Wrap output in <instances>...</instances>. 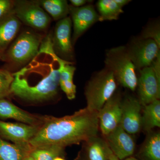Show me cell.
Returning <instances> with one entry per match:
<instances>
[{
  "label": "cell",
  "mask_w": 160,
  "mask_h": 160,
  "mask_svg": "<svg viewBox=\"0 0 160 160\" xmlns=\"http://www.w3.org/2000/svg\"><path fill=\"white\" fill-rule=\"evenodd\" d=\"M68 62L60 58L52 49L51 34L43 38L39 50L26 66L12 73L10 94L30 102L54 98L58 94L60 73Z\"/></svg>",
  "instance_id": "1"
},
{
  "label": "cell",
  "mask_w": 160,
  "mask_h": 160,
  "mask_svg": "<svg viewBox=\"0 0 160 160\" xmlns=\"http://www.w3.org/2000/svg\"><path fill=\"white\" fill-rule=\"evenodd\" d=\"M98 112L87 108L62 118H42L34 137L29 141L31 149L50 146H66L88 142L97 136Z\"/></svg>",
  "instance_id": "2"
},
{
  "label": "cell",
  "mask_w": 160,
  "mask_h": 160,
  "mask_svg": "<svg viewBox=\"0 0 160 160\" xmlns=\"http://www.w3.org/2000/svg\"><path fill=\"white\" fill-rule=\"evenodd\" d=\"M117 82L113 73L106 67L99 72L89 81L85 89L86 108L98 112L114 94Z\"/></svg>",
  "instance_id": "3"
},
{
  "label": "cell",
  "mask_w": 160,
  "mask_h": 160,
  "mask_svg": "<svg viewBox=\"0 0 160 160\" xmlns=\"http://www.w3.org/2000/svg\"><path fill=\"white\" fill-rule=\"evenodd\" d=\"M105 63L106 68L113 73L117 82L123 87L135 91L138 78L127 48L121 46L109 49L106 52Z\"/></svg>",
  "instance_id": "4"
},
{
  "label": "cell",
  "mask_w": 160,
  "mask_h": 160,
  "mask_svg": "<svg viewBox=\"0 0 160 160\" xmlns=\"http://www.w3.org/2000/svg\"><path fill=\"white\" fill-rule=\"evenodd\" d=\"M44 37L32 31H24L12 42L6 53L8 62L22 69L38 54Z\"/></svg>",
  "instance_id": "5"
},
{
  "label": "cell",
  "mask_w": 160,
  "mask_h": 160,
  "mask_svg": "<svg viewBox=\"0 0 160 160\" xmlns=\"http://www.w3.org/2000/svg\"><path fill=\"white\" fill-rule=\"evenodd\" d=\"M13 12L21 22L39 31L46 30L51 21L36 1H13Z\"/></svg>",
  "instance_id": "6"
},
{
  "label": "cell",
  "mask_w": 160,
  "mask_h": 160,
  "mask_svg": "<svg viewBox=\"0 0 160 160\" xmlns=\"http://www.w3.org/2000/svg\"><path fill=\"white\" fill-rule=\"evenodd\" d=\"M72 21L69 17L58 22L51 34L52 49L60 58L72 62L73 59V50L72 42Z\"/></svg>",
  "instance_id": "7"
},
{
  "label": "cell",
  "mask_w": 160,
  "mask_h": 160,
  "mask_svg": "<svg viewBox=\"0 0 160 160\" xmlns=\"http://www.w3.org/2000/svg\"><path fill=\"white\" fill-rule=\"evenodd\" d=\"M138 79L139 97L141 105L146 106L160 98V73L150 66L141 69Z\"/></svg>",
  "instance_id": "8"
},
{
  "label": "cell",
  "mask_w": 160,
  "mask_h": 160,
  "mask_svg": "<svg viewBox=\"0 0 160 160\" xmlns=\"http://www.w3.org/2000/svg\"><path fill=\"white\" fill-rule=\"evenodd\" d=\"M121 102L119 95L115 93L98 112L99 127L105 136L120 125L122 117Z\"/></svg>",
  "instance_id": "9"
},
{
  "label": "cell",
  "mask_w": 160,
  "mask_h": 160,
  "mask_svg": "<svg viewBox=\"0 0 160 160\" xmlns=\"http://www.w3.org/2000/svg\"><path fill=\"white\" fill-rule=\"evenodd\" d=\"M160 47L153 40L144 39L127 49L136 69L148 67L160 54Z\"/></svg>",
  "instance_id": "10"
},
{
  "label": "cell",
  "mask_w": 160,
  "mask_h": 160,
  "mask_svg": "<svg viewBox=\"0 0 160 160\" xmlns=\"http://www.w3.org/2000/svg\"><path fill=\"white\" fill-rule=\"evenodd\" d=\"M122 117L120 126L129 134L138 133L142 127V105L132 96L126 97L121 102Z\"/></svg>",
  "instance_id": "11"
},
{
  "label": "cell",
  "mask_w": 160,
  "mask_h": 160,
  "mask_svg": "<svg viewBox=\"0 0 160 160\" xmlns=\"http://www.w3.org/2000/svg\"><path fill=\"white\" fill-rule=\"evenodd\" d=\"M69 13L73 24L72 44H74L89 27L99 21V16L91 5L81 7L69 6Z\"/></svg>",
  "instance_id": "12"
},
{
  "label": "cell",
  "mask_w": 160,
  "mask_h": 160,
  "mask_svg": "<svg viewBox=\"0 0 160 160\" xmlns=\"http://www.w3.org/2000/svg\"><path fill=\"white\" fill-rule=\"evenodd\" d=\"M39 126L0 121V135L15 144L29 146V141L36 134Z\"/></svg>",
  "instance_id": "13"
},
{
  "label": "cell",
  "mask_w": 160,
  "mask_h": 160,
  "mask_svg": "<svg viewBox=\"0 0 160 160\" xmlns=\"http://www.w3.org/2000/svg\"><path fill=\"white\" fill-rule=\"evenodd\" d=\"M106 137L108 146L119 160L125 159L134 152L135 148L134 140L120 125Z\"/></svg>",
  "instance_id": "14"
},
{
  "label": "cell",
  "mask_w": 160,
  "mask_h": 160,
  "mask_svg": "<svg viewBox=\"0 0 160 160\" xmlns=\"http://www.w3.org/2000/svg\"><path fill=\"white\" fill-rule=\"evenodd\" d=\"M0 118L13 119L32 126H39L42 122V118L24 111L5 98L0 100Z\"/></svg>",
  "instance_id": "15"
},
{
  "label": "cell",
  "mask_w": 160,
  "mask_h": 160,
  "mask_svg": "<svg viewBox=\"0 0 160 160\" xmlns=\"http://www.w3.org/2000/svg\"><path fill=\"white\" fill-rule=\"evenodd\" d=\"M21 25L13 11L0 21V53L5 51L14 41Z\"/></svg>",
  "instance_id": "16"
},
{
  "label": "cell",
  "mask_w": 160,
  "mask_h": 160,
  "mask_svg": "<svg viewBox=\"0 0 160 160\" xmlns=\"http://www.w3.org/2000/svg\"><path fill=\"white\" fill-rule=\"evenodd\" d=\"M31 149L30 146L11 144L0 138V160H24Z\"/></svg>",
  "instance_id": "17"
},
{
  "label": "cell",
  "mask_w": 160,
  "mask_h": 160,
  "mask_svg": "<svg viewBox=\"0 0 160 160\" xmlns=\"http://www.w3.org/2000/svg\"><path fill=\"white\" fill-rule=\"evenodd\" d=\"M55 21H60L67 17L69 6L66 0H39L36 1Z\"/></svg>",
  "instance_id": "18"
},
{
  "label": "cell",
  "mask_w": 160,
  "mask_h": 160,
  "mask_svg": "<svg viewBox=\"0 0 160 160\" xmlns=\"http://www.w3.org/2000/svg\"><path fill=\"white\" fill-rule=\"evenodd\" d=\"M75 70L76 68L72 63L67 62L63 66L60 73L59 86L69 100L74 99L76 94V86L73 81Z\"/></svg>",
  "instance_id": "19"
},
{
  "label": "cell",
  "mask_w": 160,
  "mask_h": 160,
  "mask_svg": "<svg viewBox=\"0 0 160 160\" xmlns=\"http://www.w3.org/2000/svg\"><path fill=\"white\" fill-rule=\"evenodd\" d=\"M142 127L147 131L160 127V102L157 100L145 106L142 115Z\"/></svg>",
  "instance_id": "20"
},
{
  "label": "cell",
  "mask_w": 160,
  "mask_h": 160,
  "mask_svg": "<svg viewBox=\"0 0 160 160\" xmlns=\"http://www.w3.org/2000/svg\"><path fill=\"white\" fill-rule=\"evenodd\" d=\"M87 142L89 160H109V155L112 152L106 142L97 136Z\"/></svg>",
  "instance_id": "21"
},
{
  "label": "cell",
  "mask_w": 160,
  "mask_h": 160,
  "mask_svg": "<svg viewBox=\"0 0 160 160\" xmlns=\"http://www.w3.org/2000/svg\"><path fill=\"white\" fill-rule=\"evenodd\" d=\"M97 6L101 22L118 19L123 12L122 8L118 6L114 0H100Z\"/></svg>",
  "instance_id": "22"
},
{
  "label": "cell",
  "mask_w": 160,
  "mask_h": 160,
  "mask_svg": "<svg viewBox=\"0 0 160 160\" xmlns=\"http://www.w3.org/2000/svg\"><path fill=\"white\" fill-rule=\"evenodd\" d=\"M64 148L58 146L33 148L29 154L35 160H53L62 154Z\"/></svg>",
  "instance_id": "23"
},
{
  "label": "cell",
  "mask_w": 160,
  "mask_h": 160,
  "mask_svg": "<svg viewBox=\"0 0 160 160\" xmlns=\"http://www.w3.org/2000/svg\"><path fill=\"white\" fill-rule=\"evenodd\" d=\"M143 154L148 160H160V134L159 132L149 136L143 148Z\"/></svg>",
  "instance_id": "24"
},
{
  "label": "cell",
  "mask_w": 160,
  "mask_h": 160,
  "mask_svg": "<svg viewBox=\"0 0 160 160\" xmlns=\"http://www.w3.org/2000/svg\"><path fill=\"white\" fill-rule=\"evenodd\" d=\"M13 81L12 73L7 70L0 69V100L10 94V88Z\"/></svg>",
  "instance_id": "25"
},
{
  "label": "cell",
  "mask_w": 160,
  "mask_h": 160,
  "mask_svg": "<svg viewBox=\"0 0 160 160\" xmlns=\"http://www.w3.org/2000/svg\"><path fill=\"white\" fill-rule=\"evenodd\" d=\"M142 36L143 38L153 40L160 47V31L158 23H153L146 27Z\"/></svg>",
  "instance_id": "26"
},
{
  "label": "cell",
  "mask_w": 160,
  "mask_h": 160,
  "mask_svg": "<svg viewBox=\"0 0 160 160\" xmlns=\"http://www.w3.org/2000/svg\"><path fill=\"white\" fill-rule=\"evenodd\" d=\"M13 1L0 0V21L13 11Z\"/></svg>",
  "instance_id": "27"
},
{
  "label": "cell",
  "mask_w": 160,
  "mask_h": 160,
  "mask_svg": "<svg viewBox=\"0 0 160 160\" xmlns=\"http://www.w3.org/2000/svg\"><path fill=\"white\" fill-rule=\"evenodd\" d=\"M87 1L86 0H70L72 6L75 7H81L85 5Z\"/></svg>",
  "instance_id": "28"
},
{
  "label": "cell",
  "mask_w": 160,
  "mask_h": 160,
  "mask_svg": "<svg viewBox=\"0 0 160 160\" xmlns=\"http://www.w3.org/2000/svg\"><path fill=\"white\" fill-rule=\"evenodd\" d=\"M114 1L118 6L122 8L130 2L129 0H114Z\"/></svg>",
  "instance_id": "29"
},
{
  "label": "cell",
  "mask_w": 160,
  "mask_h": 160,
  "mask_svg": "<svg viewBox=\"0 0 160 160\" xmlns=\"http://www.w3.org/2000/svg\"><path fill=\"white\" fill-rule=\"evenodd\" d=\"M109 160H119L113 153H111L109 155Z\"/></svg>",
  "instance_id": "30"
},
{
  "label": "cell",
  "mask_w": 160,
  "mask_h": 160,
  "mask_svg": "<svg viewBox=\"0 0 160 160\" xmlns=\"http://www.w3.org/2000/svg\"><path fill=\"white\" fill-rule=\"evenodd\" d=\"M24 160H35L33 158H32L29 154L28 155L26 156V158H24Z\"/></svg>",
  "instance_id": "31"
},
{
  "label": "cell",
  "mask_w": 160,
  "mask_h": 160,
  "mask_svg": "<svg viewBox=\"0 0 160 160\" xmlns=\"http://www.w3.org/2000/svg\"><path fill=\"white\" fill-rule=\"evenodd\" d=\"M123 160H138L137 159L135 158H127Z\"/></svg>",
  "instance_id": "32"
},
{
  "label": "cell",
  "mask_w": 160,
  "mask_h": 160,
  "mask_svg": "<svg viewBox=\"0 0 160 160\" xmlns=\"http://www.w3.org/2000/svg\"><path fill=\"white\" fill-rule=\"evenodd\" d=\"M53 160H65L64 159L62 158H60L59 157H57L55 158Z\"/></svg>",
  "instance_id": "33"
}]
</instances>
